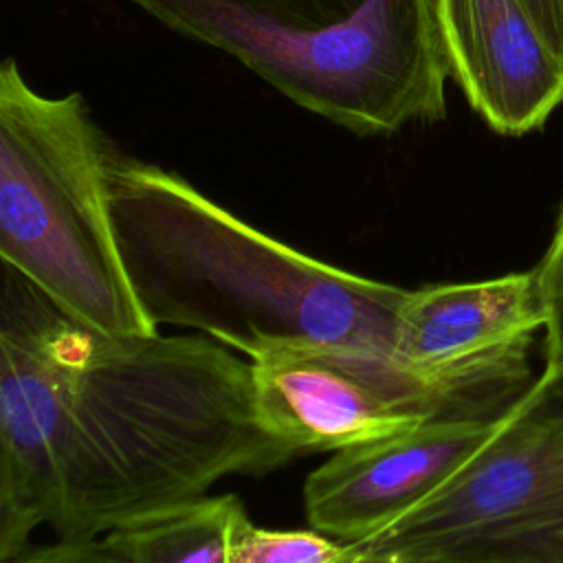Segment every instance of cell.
<instances>
[{"label": "cell", "mask_w": 563, "mask_h": 563, "mask_svg": "<svg viewBox=\"0 0 563 563\" xmlns=\"http://www.w3.org/2000/svg\"><path fill=\"white\" fill-rule=\"evenodd\" d=\"M295 455L260 416L251 361L205 334L99 332L4 266L2 563L40 526L103 537Z\"/></svg>", "instance_id": "cell-1"}, {"label": "cell", "mask_w": 563, "mask_h": 563, "mask_svg": "<svg viewBox=\"0 0 563 563\" xmlns=\"http://www.w3.org/2000/svg\"><path fill=\"white\" fill-rule=\"evenodd\" d=\"M110 207L130 284L156 328H191L249 361L292 347L394 354L409 290L310 257L180 174L121 152Z\"/></svg>", "instance_id": "cell-2"}, {"label": "cell", "mask_w": 563, "mask_h": 563, "mask_svg": "<svg viewBox=\"0 0 563 563\" xmlns=\"http://www.w3.org/2000/svg\"><path fill=\"white\" fill-rule=\"evenodd\" d=\"M224 51L297 106L358 134L446 114L433 0H134Z\"/></svg>", "instance_id": "cell-3"}, {"label": "cell", "mask_w": 563, "mask_h": 563, "mask_svg": "<svg viewBox=\"0 0 563 563\" xmlns=\"http://www.w3.org/2000/svg\"><path fill=\"white\" fill-rule=\"evenodd\" d=\"M119 147L81 92L48 97L0 66V255L73 319L112 336L154 334L112 220Z\"/></svg>", "instance_id": "cell-4"}, {"label": "cell", "mask_w": 563, "mask_h": 563, "mask_svg": "<svg viewBox=\"0 0 563 563\" xmlns=\"http://www.w3.org/2000/svg\"><path fill=\"white\" fill-rule=\"evenodd\" d=\"M347 548L420 563H563V361L545 356L442 488Z\"/></svg>", "instance_id": "cell-5"}, {"label": "cell", "mask_w": 563, "mask_h": 563, "mask_svg": "<svg viewBox=\"0 0 563 563\" xmlns=\"http://www.w3.org/2000/svg\"><path fill=\"white\" fill-rule=\"evenodd\" d=\"M532 339L422 369L380 350L292 347L251 361L268 431L297 455L339 451L433 420L499 418L532 383Z\"/></svg>", "instance_id": "cell-6"}, {"label": "cell", "mask_w": 563, "mask_h": 563, "mask_svg": "<svg viewBox=\"0 0 563 563\" xmlns=\"http://www.w3.org/2000/svg\"><path fill=\"white\" fill-rule=\"evenodd\" d=\"M497 420H433L334 451L303 482L310 528L345 543L389 528L442 488L495 433Z\"/></svg>", "instance_id": "cell-7"}, {"label": "cell", "mask_w": 563, "mask_h": 563, "mask_svg": "<svg viewBox=\"0 0 563 563\" xmlns=\"http://www.w3.org/2000/svg\"><path fill=\"white\" fill-rule=\"evenodd\" d=\"M449 77L504 136L543 128L563 103V57L523 0H433Z\"/></svg>", "instance_id": "cell-8"}, {"label": "cell", "mask_w": 563, "mask_h": 563, "mask_svg": "<svg viewBox=\"0 0 563 563\" xmlns=\"http://www.w3.org/2000/svg\"><path fill=\"white\" fill-rule=\"evenodd\" d=\"M543 321L532 271L424 286L409 290L400 306L394 356L422 369H440L532 339Z\"/></svg>", "instance_id": "cell-9"}, {"label": "cell", "mask_w": 563, "mask_h": 563, "mask_svg": "<svg viewBox=\"0 0 563 563\" xmlns=\"http://www.w3.org/2000/svg\"><path fill=\"white\" fill-rule=\"evenodd\" d=\"M235 495L202 497L103 534L130 563H229Z\"/></svg>", "instance_id": "cell-10"}, {"label": "cell", "mask_w": 563, "mask_h": 563, "mask_svg": "<svg viewBox=\"0 0 563 563\" xmlns=\"http://www.w3.org/2000/svg\"><path fill=\"white\" fill-rule=\"evenodd\" d=\"M347 543L310 530H273L255 526L246 510L235 515L229 563H341Z\"/></svg>", "instance_id": "cell-11"}, {"label": "cell", "mask_w": 563, "mask_h": 563, "mask_svg": "<svg viewBox=\"0 0 563 563\" xmlns=\"http://www.w3.org/2000/svg\"><path fill=\"white\" fill-rule=\"evenodd\" d=\"M543 308V347L545 356L563 361V205L556 218L550 244L532 268Z\"/></svg>", "instance_id": "cell-12"}, {"label": "cell", "mask_w": 563, "mask_h": 563, "mask_svg": "<svg viewBox=\"0 0 563 563\" xmlns=\"http://www.w3.org/2000/svg\"><path fill=\"white\" fill-rule=\"evenodd\" d=\"M9 563H130L106 537L59 539L53 545L24 550Z\"/></svg>", "instance_id": "cell-13"}, {"label": "cell", "mask_w": 563, "mask_h": 563, "mask_svg": "<svg viewBox=\"0 0 563 563\" xmlns=\"http://www.w3.org/2000/svg\"><path fill=\"white\" fill-rule=\"evenodd\" d=\"M523 4L545 40L563 57V0H523Z\"/></svg>", "instance_id": "cell-14"}, {"label": "cell", "mask_w": 563, "mask_h": 563, "mask_svg": "<svg viewBox=\"0 0 563 563\" xmlns=\"http://www.w3.org/2000/svg\"><path fill=\"white\" fill-rule=\"evenodd\" d=\"M341 563H420V561H409V559H378V556H361V554H354V552L347 548V556H345Z\"/></svg>", "instance_id": "cell-15"}]
</instances>
